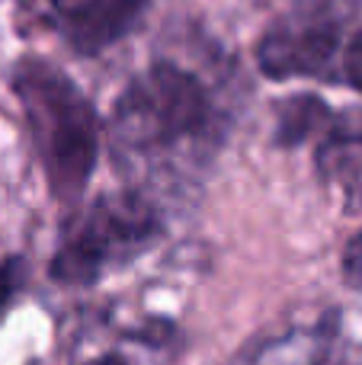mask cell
I'll use <instances>...</instances> for the list:
<instances>
[{
  "label": "cell",
  "mask_w": 362,
  "mask_h": 365,
  "mask_svg": "<svg viewBox=\"0 0 362 365\" xmlns=\"http://www.w3.org/2000/svg\"><path fill=\"white\" fill-rule=\"evenodd\" d=\"M10 87L29 125L32 148L61 208H74L100 160V115L83 90L45 58H19Z\"/></svg>",
  "instance_id": "6da1fadb"
},
{
  "label": "cell",
  "mask_w": 362,
  "mask_h": 365,
  "mask_svg": "<svg viewBox=\"0 0 362 365\" xmlns=\"http://www.w3.org/2000/svg\"><path fill=\"white\" fill-rule=\"evenodd\" d=\"M215 128L212 93L177 61H151L125 83L109 119V145L119 164L173 160L202 148Z\"/></svg>",
  "instance_id": "7a4b0ae2"
},
{
  "label": "cell",
  "mask_w": 362,
  "mask_h": 365,
  "mask_svg": "<svg viewBox=\"0 0 362 365\" xmlns=\"http://www.w3.org/2000/svg\"><path fill=\"white\" fill-rule=\"evenodd\" d=\"M164 231L160 208L145 189H122L90 202L68 227L51 257V279L61 285H93L106 272L138 259Z\"/></svg>",
  "instance_id": "3957f363"
},
{
  "label": "cell",
  "mask_w": 362,
  "mask_h": 365,
  "mask_svg": "<svg viewBox=\"0 0 362 365\" xmlns=\"http://www.w3.org/2000/svg\"><path fill=\"white\" fill-rule=\"evenodd\" d=\"M343 48L340 23L331 13H301L269 26L257 42V64L269 81L337 74Z\"/></svg>",
  "instance_id": "277c9868"
},
{
  "label": "cell",
  "mask_w": 362,
  "mask_h": 365,
  "mask_svg": "<svg viewBox=\"0 0 362 365\" xmlns=\"http://www.w3.org/2000/svg\"><path fill=\"white\" fill-rule=\"evenodd\" d=\"M77 55H100L138 26L148 0H19Z\"/></svg>",
  "instance_id": "5b68a950"
},
{
  "label": "cell",
  "mask_w": 362,
  "mask_h": 365,
  "mask_svg": "<svg viewBox=\"0 0 362 365\" xmlns=\"http://www.w3.org/2000/svg\"><path fill=\"white\" fill-rule=\"evenodd\" d=\"M314 170L324 186L350 205L362 202V115H333L314 151Z\"/></svg>",
  "instance_id": "8992f818"
},
{
  "label": "cell",
  "mask_w": 362,
  "mask_h": 365,
  "mask_svg": "<svg viewBox=\"0 0 362 365\" xmlns=\"http://www.w3.org/2000/svg\"><path fill=\"white\" fill-rule=\"evenodd\" d=\"M333 324H292L260 336L231 365H333Z\"/></svg>",
  "instance_id": "52a82bcc"
},
{
  "label": "cell",
  "mask_w": 362,
  "mask_h": 365,
  "mask_svg": "<svg viewBox=\"0 0 362 365\" xmlns=\"http://www.w3.org/2000/svg\"><path fill=\"white\" fill-rule=\"evenodd\" d=\"M333 122V113L321 96L314 93H299L289 96L279 106V119H276V141L286 148L305 145L311 135L324 132Z\"/></svg>",
  "instance_id": "ba28073f"
},
{
  "label": "cell",
  "mask_w": 362,
  "mask_h": 365,
  "mask_svg": "<svg viewBox=\"0 0 362 365\" xmlns=\"http://www.w3.org/2000/svg\"><path fill=\"white\" fill-rule=\"evenodd\" d=\"M337 81L353 87L356 93H362V29H356L350 38L343 42L340 48V58H337Z\"/></svg>",
  "instance_id": "9c48e42d"
},
{
  "label": "cell",
  "mask_w": 362,
  "mask_h": 365,
  "mask_svg": "<svg viewBox=\"0 0 362 365\" xmlns=\"http://www.w3.org/2000/svg\"><path fill=\"white\" fill-rule=\"evenodd\" d=\"M26 282V263L23 257H10L0 263V317H4V311L10 308V302L19 295V289H23Z\"/></svg>",
  "instance_id": "30bf717a"
},
{
  "label": "cell",
  "mask_w": 362,
  "mask_h": 365,
  "mask_svg": "<svg viewBox=\"0 0 362 365\" xmlns=\"http://www.w3.org/2000/svg\"><path fill=\"white\" fill-rule=\"evenodd\" d=\"M340 269H343L346 285H353V289H362V231L350 240V244L343 247V259H340Z\"/></svg>",
  "instance_id": "8fae6325"
},
{
  "label": "cell",
  "mask_w": 362,
  "mask_h": 365,
  "mask_svg": "<svg viewBox=\"0 0 362 365\" xmlns=\"http://www.w3.org/2000/svg\"><path fill=\"white\" fill-rule=\"evenodd\" d=\"M81 365H128V362L122 359V356H115V353H103V356H96V359H87Z\"/></svg>",
  "instance_id": "7c38bea8"
}]
</instances>
